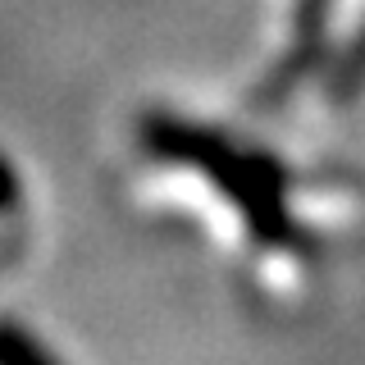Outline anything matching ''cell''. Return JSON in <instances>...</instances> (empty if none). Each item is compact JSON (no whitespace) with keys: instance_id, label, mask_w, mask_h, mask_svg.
<instances>
[{"instance_id":"3957f363","label":"cell","mask_w":365,"mask_h":365,"mask_svg":"<svg viewBox=\"0 0 365 365\" xmlns=\"http://www.w3.org/2000/svg\"><path fill=\"white\" fill-rule=\"evenodd\" d=\"M319 87H324V96L334 101V106H351V101L365 91V19L356 23V32L324 60Z\"/></svg>"},{"instance_id":"5b68a950","label":"cell","mask_w":365,"mask_h":365,"mask_svg":"<svg viewBox=\"0 0 365 365\" xmlns=\"http://www.w3.org/2000/svg\"><path fill=\"white\" fill-rule=\"evenodd\" d=\"M19 205V174L9 169V160L0 155V215H9Z\"/></svg>"},{"instance_id":"7a4b0ae2","label":"cell","mask_w":365,"mask_h":365,"mask_svg":"<svg viewBox=\"0 0 365 365\" xmlns=\"http://www.w3.org/2000/svg\"><path fill=\"white\" fill-rule=\"evenodd\" d=\"M329 5H334V0H297L288 51L274 60L265 83L251 91V101H256L260 110H279L306 78L324 68V60H329Z\"/></svg>"},{"instance_id":"6da1fadb","label":"cell","mask_w":365,"mask_h":365,"mask_svg":"<svg viewBox=\"0 0 365 365\" xmlns=\"http://www.w3.org/2000/svg\"><path fill=\"white\" fill-rule=\"evenodd\" d=\"M142 146L155 160L192 165L210 178V187L237 210L247 237L265 251H311V237L297 228L288 210V169L269 151H247L242 142L201 128V123L174 119V114H146Z\"/></svg>"},{"instance_id":"277c9868","label":"cell","mask_w":365,"mask_h":365,"mask_svg":"<svg viewBox=\"0 0 365 365\" xmlns=\"http://www.w3.org/2000/svg\"><path fill=\"white\" fill-rule=\"evenodd\" d=\"M55 351L37 342L19 319H0V365H51Z\"/></svg>"}]
</instances>
